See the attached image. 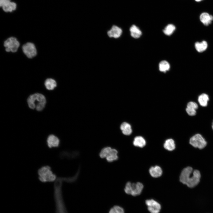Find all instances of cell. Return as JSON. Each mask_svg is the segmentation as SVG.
Wrapping results in <instances>:
<instances>
[{"label": "cell", "mask_w": 213, "mask_h": 213, "mask_svg": "<svg viewBox=\"0 0 213 213\" xmlns=\"http://www.w3.org/2000/svg\"><path fill=\"white\" fill-rule=\"evenodd\" d=\"M201 174L198 170H193L190 167L184 168L182 171L180 180L183 184L190 188L196 186L199 183L201 178Z\"/></svg>", "instance_id": "cell-1"}, {"label": "cell", "mask_w": 213, "mask_h": 213, "mask_svg": "<svg viewBox=\"0 0 213 213\" xmlns=\"http://www.w3.org/2000/svg\"><path fill=\"white\" fill-rule=\"evenodd\" d=\"M62 183L61 181L57 180L55 181L54 184L55 213H67L62 195Z\"/></svg>", "instance_id": "cell-2"}, {"label": "cell", "mask_w": 213, "mask_h": 213, "mask_svg": "<svg viewBox=\"0 0 213 213\" xmlns=\"http://www.w3.org/2000/svg\"><path fill=\"white\" fill-rule=\"evenodd\" d=\"M46 100L45 96L40 93H35L30 95L27 99V103L30 108L36 109L38 111H42L44 108Z\"/></svg>", "instance_id": "cell-3"}, {"label": "cell", "mask_w": 213, "mask_h": 213, "mask_svg": "<svg viewBox=\"0 0 213 213\" xmlns=\"http://www.w3.org/2000/svg\"><path fill=\"white\" fill-rule=\"evenodd\" d=\"M38 173L39 180L41 182L45 183L55 181L57 178L55 174L51 170L49 166H44L38 170Z\"/></svg>", "instance_id": "cell-4"}, {"label": "cell", "mask_w": 213, "mask_h": 213, "mask_svg": "<svg viewBox=\"0 0 213 213\" xmlns=\"http://www.w3.org/2000/svg\"><path fill=\"white\" fill-rule=\"evenodd\" d=\"M143 188V185L141 183H135L129 182L126 183L124 191L126 193L135 196L141 194Z\"/></svg>", "instance_id": "cell-5"}, {"label": "cell", "mask_w": 213, "mask_h": 213, "mask_svg": "<svg viewBox=\"0 0 213 213\" xmlns=\"http://www.w3.org/2000/svg\"><path fill=\"white\" fill-rule=\"evenodd\" d=\"M4 46L7 52H15L18 50L20 46V43L16 38L11 37L7 39L4 41Z\"/></svg>", "instance_id": "cell-6"}, {"label": "cell", "mask_w": 213, "mask_h": 213, "mask_svg": "<svg viewBox=\"0 0 213 213\" xmlns=\"http://www.w3.org/2000/svg\"><path fill=\"white\" fill-rule=\"evenodd\" d=\"M189 143L193 147L200 149L204 148L207 144L205 139L199 134H197L192 137L190 139Z\"/></svg>", "instance_id": "cell-7"}, {"label": "cell", "mask_w": 213, "mask_h": 213, "mask_svg": "<svg viewBox=\"0 0 213 213\" xmlns=\"http://www.w3.org/2000/svg\"><path fill=\"white\" fill-rule=\"evenodd\" d=\"M22 50L24 54L28 58H31L36 56L37 50L34 44L28 42L23 45Z\"/></svg>", "instance_id": "cell-8"}, {"label": "cell", "mask_w": 213, "mask_h": 213, "mask_svg": "<svg viewBox=\"0 0 213 213\" xmlns=\"http://www.w3.org/2000/svg\"><path fill=\"white\" fill-rule=\"evenodd\" d=\"M145 203L148 211L150 213H159L161 209V204L153 199H147Z\"/></svg>", "instance_id": "cell-9"}, {"label": "cell", "mask_w": 213, "mask_h": 213, "mask_svg": "<svg viewBox=\"0 0 213 213\" xmlns=\"http://www.w3.org/2000/svg\"><path fill=\"white\" fill-rule=\"evenodd\" d=\"M47 144L49 148L57 147L59 145L60 141L59 138L54 135H49L47 139Z\"/></svg>", "instance_id": "cell-10"}, {"label": "cell", "mask_w": 213, "mask_h": 213, "mask_svg": "<svg viewBox=\"0 0 213 213\" xmlns=\"http://www.w3.org/2000/svg\"><path fill=\"white\" fill-rule=\"evenodd\" d=\"M122 33L121 29L116 25H113L107 32L108 36L110 38H117L120 37Z\"/></svg>", "instance_id": "cell-11"}, {"label": "cell", "mask_w": 213, "mask_h": 213, "mask_svg": "<svg viewBox=\"0 0 213 213\" xmlns=\"http://www.w3.org/2000/svg\"><path fill=\"white\" fill-rule=\"evenodd\" d=\"M198 108V105L196 102L191 101L188 104L186 111L189 115L193 116L196 114V110Z\"/></svg>", "instance_id": "cell-12"}, {"label": "cell", "mask_w": 213, "mask_h": 213, "mask_svg": "<svg viewBox=\"0 0 213 213\" xmlns=\"http://www.w3.org/2000/svg\"><path fill=\"white\" fill-rule=\"evenodd\" d=\"M201 22L205 25L208 26L213 20V16L206 12H204L201 14L200 16Z\"/></svg>", "instance_id": "cell-13"}, {"label": "cell", "mask_w": 213, "mask_h": 213, "mask_svg": "<svg viewBox=\"0 0 213 213\" xmlns=\"http://www.w3.org/2000/svg\"><path fill=\"white\" fill-rule=\"evenodd\" d=\"M150 175L153 178H158L161 176L162 171L160 167L158 166L152 167L149 169Z\"/></svg>", "instance_id": "cell-14"}, {"label": "cell", "mask_w": 213, "mask_h": 213, "mask_svg": "<svg viewBox=\"0 0 213 213\" xmlns=\"http://www.w3.org/2000/svg\"><path fill=\"white\" fill-rule=\"evenodd\" d=\"M133 143L135 146L142 148L145 146L146 141L143 137L139 136L134 138Z\"/></svg>", "instance_id": "cell-15"}, {"label": "cell", "mask_w": 213, "mask_h": 213, "mask_svg": "<svg viewBox=\"0 0 213 213\" xmlns=\"http://www.w3.org/2000/svg\"><path fill=\"white\" fill-rule=\"evenodd\" d=\"M120 129L125 135H129L132 133V130L130 125L126 122L122 123L120 126Z\"/></svg>", "instance_id": "cell-16"}, {"label": "cell", "mask_w": 213, "mask_h": 213, "mask_svg": "<svg viewBox=\"0 0 213 213\" xmlns=\"http://www.w3.org/2000/svg\"><path fill=\"white\" fill-rule=\"evenodd\" d=\"M130 31L131 36L134 38H138L142 35L141 30L135 25H133L130 27Z\"/></svg>", "instance_id": "cell-17"}, {"label": "cell", "mask_w": 213, "mask_h": 213, "mask_svg": "<svg viewBox=\"0 0 213 213\" xmlns=\"http://www.w3.org/2000/svg\"><path fill=\"white\" fill-rule=\"evenodd\" d=\"M118 151L115 149H112L106 158L107 161L111 162L117 160L118 159Z\"/></svg>", "instance_id": "cell-18"}, {"label": "cell", "mask_w": 213, "mask_h": 213, "mask_svg": "<svg viewBox=\"0 0 213 213\" xmlns=\"http://www.w3.org/2000/svg\"><path fill=\"white\" fill-rule=\"evenodd\" d=\"M164 147L168 151L173 150L175 148V145L174 140L171 138L166 140L164 144Z\"/></svg>", "instance_id": "cell-19"}, {"label": "cell", "mask_w": 213, "mask_h": 213, "mask_svg": "<svg viewBox=\"0 0 213 213\" xmlns=\"http://www.w3.org/2000/svg\"><path fill=\"white\" fill-rule=\"evenodd\" d=\"M195 46L196 50L199 52H201L206 49L208 45L206 42L204 41L201 42H196Z\"/></svg>", "instance_id": "cell-20"}, {"label": "cell", "mask_w": 213, "mask_h": 213, "mask_svg": "<svg viewBox=\"0 0 213 213\" xmlns=\"http://www.w3.org/2000/svg\"><path fill=\"white\" fill-rule=\"evenodd\" d=\"M209 100V96L205 93L201 94L199 96L198 98V101L199 104L204 107L207 106Z\"/></svg>", "instance_id": "cell-21"}, {"label": "cell", "mask_w": 213, "mask_h": 213, "mask_svg": "<svg viewBox=\"0 0 213 213\" xmlns=\"http://www.w3.org/2000/svg\"><path fill=\"white\" fill-rule=\"evenodd\" d=\"M46 88L49 90H52L57 86V83L54 79L49 78L46 79L44 83Z\"/></svg>", "instance_id": "cell-22"}, {"label": "cell", "mask_w": 213, "mask_h": 213, "mask_svg": "<svg viewBox=\"0 0 213 213\" xmlns=\"http://www.w3.org/2000/svg\"><path fill=\"white\" fill-rule=\"evenodd\" d=\"M170 66L168 62L166 61H162L160 62L159 64V70L162 72H165L169 70Z\"/></svg>", "instance_id": "cell-23"}, {"label": "cell", "mask_w": 213, "mask_h": 213, "mask_svg": "<svg viewBox=\"0 0 213 213\" xmlns=\"http://www.w3.org/2000/svg\"><path fill=\"white\" fill-rule=\"evenodd\" d=\"M175 29V26L173 24L168 25L163 30L164 33L167 36H170L172 34Z\"/></svg>", "instance_id": "cell-24"}, {"label": "cell", "mask_w": 213, "mask_h": 213, "mask_svg": "<svg viewBox=\"0 0 213 213\" xmlns=\"http://www.w3.org/2000/svg\"><path fill=\"white\" fill-rule=\"evenodd\" d=\"M16 8V4L14 2L10 1L7 5L2 7V9L4 12H12L15 10Z\"/></svg>", "instance_id": "cell-25"}, {"label": "cell", "mask_w": 213, "mask_h": 213, "mask_svg": "<svg viewBox=\"0 0 213 213\" xmlns=\"http://www.w3.org/2000/svg\"><path fill=\"white\" fill-rule=\"evenodd\" d=\"M112 148L109 147H106L102 149L99 153V156L101 158H106L111 151Z\"/></svg>", "instance_id": "cell-26"}, {"label": "cell", "mask_w": 213, "mask_h": 213, "mask_svg": "<svg viewBox=\"0 0 213 213\" xmlns=\"http://www.w3.org/2000/svg\"><path fill=\"white\" fill-rule=\"evenodd\" d=\"M113 207L117 213H125L124 209L120 206H115Z\"/></svg>", "instance_id": "cell-27"}, {"label": "cell", "mask_w": 213, "mask_h": 213, "mask_svg": "<svg viewBox=\"0 0 213 213\" xmlns=\"http://www.w3.org/2000/svg\"><path fill=\"white\" fill-rule=\"evenodd\" d=\"M10 2V0H0V6L2 7Z\"/></svg>", "instance_id": "cell-28"}, {"label": "cell", "mask_w": 213, "mask_h": 213, "mask_svg": "<svg viewBox=\"0 0 213 213\" xmlns=\"http://www.w3.org/2000/svg\"><path fill=\"white\" fill-rule=\"evenodd\" d=\"M109 213H117L113 207L110 210Z\"/></svg>", "instance_id": "cell-29"}, {"label": "cell", "mask_w": 213, "mask_h": 213, "mask_svg": "<svg viewBox=\"0 0 213 213\" xmlns=\"http://www.w3.org/2000/svg\"><path fill=\"white\" fill-rule=\"evenodd\" d=\"M196 1L199 2L201 1L202 0H195Z\"/></svg>", "instance_id": "cell-30"}, {"label": "cell", "mask_w": 213, "mask_h": 213, "mask_svg": "<svg viewBox=\"0 0 213 213\" xmlns=\"http://www.w3.org/2000/svg\"><path fill=\"white\" fill-rule=\"evenodd\" d=\"M212 129H213V123H212Z\"/></svg>", "instance_id": "cell-31"}]
</instances>
